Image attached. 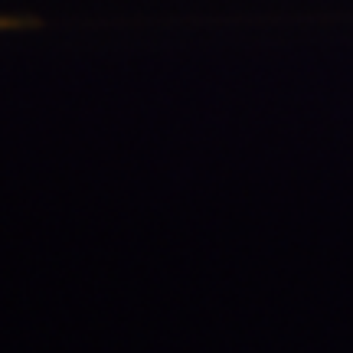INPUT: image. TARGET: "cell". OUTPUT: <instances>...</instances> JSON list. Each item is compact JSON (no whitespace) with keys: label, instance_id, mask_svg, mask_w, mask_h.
Instances as JSON below:
<instances>
[{"label":"cell","instance_id":"1","mask_svg":"<svg viewBox=\"0 0 353 353\" xmlns=\"http://www.w3.org/2000/svg\"><path fill=\"white\" fill-rule=\"evenodd\" d=\"M0 26H7V23H3V20H0Z\"/></svg>","mask_w":353,"mask_h":353}]
</instances>
